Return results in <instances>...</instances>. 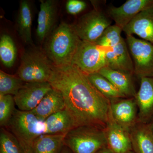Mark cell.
<instances>
[{
	"instance_id": "1",
	"label": "cell",
	"mask_w": 153,
	"mask_h": 153,
	"mask_svg": "<svg viewBox=\"0 0 153 153\" xmlns=\"http://www.w3.org/2000/svg\"><path fill=\"white\" fill-rule=\"evenodd\" d=\"M49 82L62 94L76 127L92 126L104 129L110 112V100L92 85L87 74L74 65L54 66Z\"/></svg>"
},
{
	"instance_id": "2",
	"label": "cell",
	"mask_w": 153,
	"mask_h": 153,
	"mask_svg": "<svg viewBox=\"0 0 153 153\" xmlns=\"http://www.w3.org/2000/svg\"><path fill=\"white\" fill-rule=\"evenodd\" d=\"M47 39L44 50L53 65H71L81 41L73 26L61 22Z\"/></svg>"
},
{
	"instance_id": "3",
	"label": "cell",
	"mask_w": 153,
	"mask_h": 153,
	"mask_svg": "<svg viewBox=\"0 0 153 153\" xmlns=\"http://www.w3.org/2000/svg\"><path fill=\"white\" fill-rule=\"evenodd\" d=\"M54 66L44 49L32 47L23 53L17 76L24 82H49Z\"/></svg>"
},
{
	"instance_id": "4",
	"label": "cell",
	"mask_w": 153,
	"mask_h": 153,
	"mask_svg": "<svg viewBox=\"0 0 153 153\" xmlns=\"http://www.w3.org/2000/svg\"><path fill=\"white\" fill-rule=\"evenodd\" d=\"M5 128L16 137L25 153L31 149L34 141L46 131L44 121L38 119L32 111L17 109Z\"/></svg>"
},
{
	"instance_id": "5",
	"label": "cell",
	"mask_w": 153,
	"mask_h": 153,
	"mask_svg": "<svg viewBox=\"0 0 153 153\" xmlns=\"http://www.w3.org/2000/svg\"><path fill=\"white\" fill-rule=\"evenodd\" d=\"M64 144L72 153H96L107 146L104 129L92 126L72 129L65 135Z\"/></svg>"
},
{
	"instance_id": "6",
	"label": "cell",
	"mask_w": 153,
	"mask_h": 153,
	"mask_svg": "<svg viewBox=\"0 0 153 153\" xmlns=\"http://www.w3.org/2000/svg\"><path fill=\"white\" fill-rule=\"evenodd\" d=\"M106 51L96 43L81 41L71 64L85 74L97 73L107 66Z\"/></svg>"
},
{
	"instance_id": "7",
	"label": "cell",
	"mask_w": 153,
	"mask_h": 153,
	"mask_svg": "<svg viewBox=\"0 0 153 153\" xmlns=\"http://www.w3.org/2000/svg\"><path fill=\"white\" fill-rule=\"evenodd\" d=\"M111 24L109 18L94 7L92 10L80 17L72 26L81 41L95 43Z\"/></svg>"
},
{
	"instance_id": "8",
	"label": "cell",
	"mask_w": 153,
	"mask_h": 153,
	"mask_svg": "<svg viewBox=\"0 0 153 153\" xmlns=\"http://www.w3.org/2000/svg\"><path fill=\"white\" fill-rule=\"evenodd\" d=\"M126 43L132 57L134 74L140 79L153 77V44L133 36H126Z\"/></svg>"
},
{
	"instance_id": "9",
	"label": "cell",
	"mask_w": 153,
	"mask_h": 153,
	"mask_svg": "<svg viewBox=\"0 0 153 153\" xmlns=\"http://www.w3.org/2000/svg\"><path fill=\"white\" fill-rule=\"evenodd\" d=\"M52 89L49 82L25 83L14 96L16 105L22 111H32Z\"/></svg>"
},
{
	"instance_id": "10",
	"label": "cell",
	"mask_w": 153,
	"mask_h": 153,
	"mask_svg": "<svg viewBox=\"0 0 153 153\" xmlns=\"http://www.w3.org/2000/svg\"><path fill=\"white\" fill-rule=\"evenodd\" d=\"M110 110L115 121L129 132L138 121V109L134 97L111 100Z\"/></svg>"
},
{
	"instance_id": "11",
	"label": "cell",
	"mask_w": 153,
	"mask_h": 153,
	"mask_svg": "<svg viewBox=\"0 0 153 153\" xmlns=\"http://www.w3.org/2000/svg\"><path fill=\"white\" fill-rule=\"evenodd\" d=\"M153 6V0H128L120 7H110L108 14L123 30L138 14Z\"/></svg>"
},
{
	"instance_id": "12",
	"label": "cell",
	"mask_w": 153,
	"mask_h": 153,
	"mask_svg": "<svg viewBox=\"0 0 153 153\" xmlns=\"http://www.w3.org/2000/svg\"><path fill=\"white\" fill-rule=\"evenodd\" d=\"M107 146L115 153H127L132 151L129 132L115 121L111 112L104 128Z\"/></svg>"
},
{
	"instance_id": "13",
	"label": "cell",
	"mask_w": 153,
	"mask_h": 153,
	"mask_svg": "<svg viewBox=\"0 0 153 153\" xmlns=\"http://www.w3.org/2000/svg\"><path fill=\"white\" fill-rule=\"evenodd\" d=\"M134 98L138 109V120L149 123L153 119V77H143Z\"/></svg>"
},
{
	"instance_id": "14",
	"label": "cell",
	"mask_w": 153,
	"mask_h": 153,
	"mask_svg": "<svg viewBox=\"0 0 153 153\" xmlns=\"http://www.w3.org/2000/svg\"><path fill=\"white\" fill-rule=\"evenodd\" d=\"M40 2L36 33L38 41L42 42L52 32L56 20L57 5L55 0H41Z\"/></svg>"
},
{
	"instance_id": "15",
	"label": "cell",
	"mask_w": 153,
	"mask_h": 153,
	"mask_svg": "<svg viewBox=\"0 0 153 153\" xmlns=\"http://www.w3.org/2000/svg\"><path fill=\"white\" fill-rule=\"evenodd\" d=\"M129 51L126 42L123 38L116 46L106 49L107 66L114 70L133 75V61Z\"/></svg>"
},
{
	"instance_id": "16",
	"label": "cell",
	"mask_w": 153,
	"mask_h": 153,
	"mask_svg": "<svg viewBox=\"0 0 153 153\" xmlns=\"http://www.w3.org/2000/svg\"><path fill=\"white\" fill-rule=\"evenodd\" d=\"M123 31L126 36L136 35L153 44V6L138 14Z\"/></svg>"
},
{
	"instance_id": "17",
	"label": "cell",
	"mask_w": 153,
	"mask_h": 153,
	"mask_svg": "<svg viewBox=\"0 0 153 153\" xmlns=\"http://www.w3.org/2000/svg\"><path fill=\"white\" fill-rule=\"evenodd\" d=\"M132 151L135 153H153V132L149 123L138 120L129 131Z\"/></svg>"
},
{
	"instance_id": "18",
	"label": "cell",
	"mask_w": 153,
	"mask_h": 153,
	"mask_svg": "<svg viewBox=\"0 0 153 153\" xmlns=\"http://www.w3.org/2000/svg\"><path fill=\"white\" fill-rule=\"evenodd\" d=\"M65 103L62 94L57 89H52L44 97L32 112L41 120L60 111L65 109Z\"/></svg>"
},
{
	"instance_id": "19",
	"label": "cell",
	"mask_w": 153,
	"mask_h": 153,
	"mask_svg": "<svg viewBox=\"0 0 153 153\" xmlns=\"http://www.w3.org/2000/svg\"><path fill=\"white\" fill-rule=\"evenodd\" d=\"M98 73L110 81L126 97H134L137 93L132 75L125 72L114 70L106 66Z\"/></svg>"
},
{
	"instance_id": "20",
	"label": "cell",
	"mask_w": 153,
	"mask_h": 153,
	"mask_svg": "<svg viewBox=\"0 0 153 153\" xmlns=\"http://www.w3.org/2000/svg\"><path fill=\"white\" fill-rule=\"evenodd\" d=\"M33 10L30 1L22 0L17 18V30L19 37L25 44L33 46L32 38Z\"/></svg>"
},
{
	"instance_id": "21",
	"label": "cell",
	"mask_w": 153,
	"mask_h": 153,
	"mask_svg": "<svg viewBox=\"0 0 153 153\" xmlns=\"http://www.w3.org/2000/svg\"><path fill=\"white\" fill-rule=\"evenodd\" d=\"M45 134H66L75 127L73 120L66 109L51 115L44 120Z\"/></svg>"
},
{
	"instance_id": "22",
	"label": "cell",
	"mask_w": 153,
	"mask_h": 153,
	"mask_svg": "<svg viewBox=\"0 0 153 153\" xmlns=\"http://www.w3.org/2000/svg\"><path fill=\"white\" fill-rule=\"evenodd\" d=\"M65 135H41L32 144V152L33 153H60L64 146Z\"/></svg>"
},
{
	"instance_id": "23",
	"label": "cell",
	"mask_w": 153,
	"mask_h": 153,
	"mask_svg": "<svg viewBox=\"0 0 153 153\" xmlns=\"http://www.w3.org/2000/svg\"><path fill=\"white\" fill-rule=\"evenodd\" d=\"M87 75L94 87L110 101L118 99L128 98L121 93L110 81L98 72Z\"/></svg>"
},
{
	"instance_id": "24",
	"label": "cell",
	"mask_w": 153,
	"mask_h": 153,
	"mask_svg": "<svg viewBox=\"0 0 153 153\" xmlns=\"http://www.w3.org/2000/svg\"><path fill=\"white\" fill-rule=\"evenodd\" d=\"M16 47L13 38L7 34H3L0 38V59L7 68L13 66L17 58Z\"/></svg>"
},
{
	"instance_id": "25",
	"label": "cell",
	"mask_w": 153,
	"mask_h": 153,
	"mask_svg": "<svg viewBox=\"0 0 153 153\" xmlns=\"http://www.w3.org/2000/svg\"><path fill=\"white\" fill-rule=\"evenodd\" d=\"M26 82L18 76L0 70V95L15 96Z\"/></svg>"
},
{
	"instance_id": "26",
	"label": "cell",
	"mask_w": 153,
	"mask_h": 153,
	"mask_svg": "<svg viewBox=\"0 0 153 153\" xmlns=\"http://www.w3.org/2000/svg\"><path fill=\"white\" fill-rule=\"evenodd\" d=\"M0 153H25L16 137L6 128L0 130Z\"/></svg>"
},
{
	"instance_id": "27",
	"label": "cell",
	"mask_w": 153,
	"mask_h": 153,
	"mask_svg": "<svg viewBox=\"0 0 153 153\" xmlns=\"http://www.w3.org/2000/svg\"><path fill=\"white\" fill-rule=\"evenodd\" d=\"M122 31V29L115 25H111L105 30L95 43L105 49L113 48L119 44L123 38L121 35Z\"/></svg>"
},
{
	"instance_id": "28",
	"label": "cell",
	"mask_w": 153,
	"mask_h": 153,
	"mask_svg": "<svg viewBox=\"0 0 153 153\" xmlns=\"http://www.w3.org/2000/svg\"><path fill=\"white\" fill-rule=\"evenodd\" d=\"M14 96L0 95V126L6 127L13 116L16 108Z\"/></svg>"
},
{
	"instance_id": "29",
	"label": "cell",
	"mask_w": 153,
	"mask_h": 153,
	"mask_svg": "<svg viewBox=\"0 0 153 153\" xmlns=\"http://www.w3.org/2000/svg\"><path fill=\"white\" fill-rule=\"evenodd\" d=\"M87 7V4L81 0H68L66 4L67 13L70 15H76L84 11Z\"/></svg>"
},
{
	"instance_id": "30",
	"label": "cell",
	"mask_w": 153,
	"mask_h": 153,
	"mask_svg": "<svg viewBox=\"0 0 153 153\" xmlns=\"http://www.w3.org/2000/svg\"><path fill=\"white\" fill-rule=\"evenodd\" d=\"M96 153H115L113 151L109 149L108 147H105L102 148L101 149L99 150Z\"/></svg>"
},
{
	"instance_id": "31",
	"label": "cell",
	"mask_w": 153,
	"mask_h": 153,
	"mask_svg": "<svg viewBox=\"0 0 153 153\" xmlns=\"http://www.w3.org/2000/svg\"><path fill=\"white\" fill-rule=\"evenodd\" d=\"M60 153H72V152L68 148H67L66 146H64L63 147V149L60 151Z\"/></svg>"
},
{
	"instance_id": "32",
	"label": "cell",
	"mask_w": 153,
	"mask_h": 153,
	"mask_svg": "<svg viewBox=\"0 0 153 153\" xmlns=\"http://www.w3.org/2000/svg\"><path fill=\"white\" fill-rule=\"evenodd\" d=\"M150 126L151 128H152V130L153 132V119L149 123Z\"/></svg>"
},
{
	"instance_id": "33",
	"label": "cell",
	"mask_w": 153,
	"mask_h": 153,
	"mask_svg": "<svg viewBox=\"0 0 153 153\" xmlns=\"http://www.w3.org/2000/svg\"><path fill=\"white\" fill-rule=\"evenodd\" d=\"M26 153H33V152H32V149H31V148L29 150L27 151V152Z\"/></svg>"
},
{
	"instance_id": "34",
	"label": "cell",
	"mask_w": 153,
	"mask_h": 153,
	"mask_svg": "<svg viewBox=\"0 0 153 153\" xmlns=\"http://www.w3.org/2000/svg\"><path fill=\"white\" fill-rule=\"evenodd\" d=\"M127 153H135L133 151H130V152H128Z\"/></svg>"
}]
</instances>
